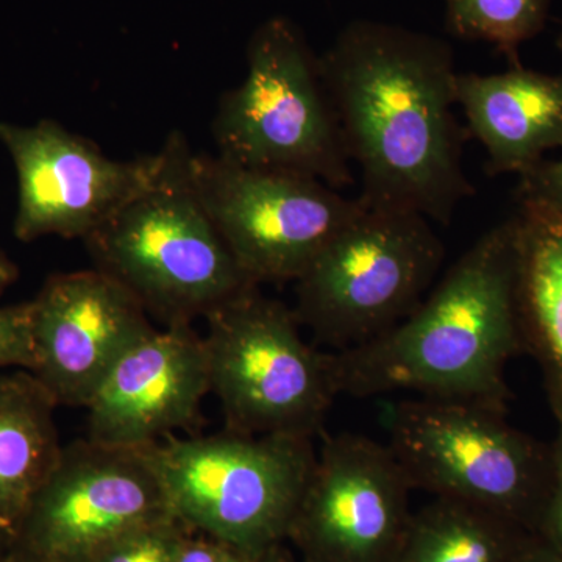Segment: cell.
I'll return each mask as SVG.
<instances>
[{
	"label": "cell",
	"mask_w": 562,
	"mask_h": 562,
	"mask_svg": "<svg viewBox=\"0 0 562 562\" xmlns=\"http://www.w3.org/2000/svg\"><path fill=\"white\" fill-rule=\"evenodd\" d=\"M517 220L483 233L416 310L372 341L331 351L339 395L471 401L506 408L505 373L524 350Z\"/></svg>",
	"instance_id": "cell-2"
},
{
	"label": "cell",
	"mask_w": 562,
	"mask_h": 562,
	"mask_svg": "<svg viewBox=\"0 0 562 562\" xmlns=\"http://www.w3.org/2000/svg\"><path fill=\"white\" fill-rule=\"evenodd\" d=\"M202 335L192 325L155 328L114 364L88 403V436L114 447H147L190 430L210 394Z\"/></svg>",
	"instance_id": "cell-14"
},
{
	"label": "cell",
	"mask_w": 562,
	"mask_h": 562,
	"mask_svg": "<svg viewBox=\"0 0 562 562\" xmlns=\"http://www.w3.org/2000/svg\"><path fill=\"white\" fill-rule=\"evenodd\" d=\"M166 144L160 179L83 239L92 268L131 292L162 327L192 325L258 288L192 190L187 138L173 133Z\"/></svg>",
	"instance_id": "cell-3"
},
{
	"label": "cell",
	"mask_w": 562,
	"mask_h": 562,
	"mask_svg": "<svg viewBox=\"0 0 562 562\" xmlns=\"http://www.w3.org/2000/svg\"><path fill=\"white\" fill-rule=\"evenodd\" d=\"M387 446L413 491L469 503L535 532L550 446L506 420V408L419 397L384 402Z\"/></svg>",
	"instance_id": "cell-5"
},
{
	"label": "cell",
	"mask_w": 562,
	"mask_h": 562,
	"mask_svg": "<svg viewBox=\"0 0 562 562\" xmlns=\"http://www.w3.org/2000/svg\"><path fill=\"white\" fill-rule=\"evenodd\" d=\"M0 143L18 177L13 233L22 243L43 236L83 241L151 187L169 161V147L136 160H111L92 140L60 122H0Z\"/></svg>",
	"instance_id": "cell-11"
},
{
	"label": "cell",
	"mask_w": 562,
	"mask_h": 562,
	"mask_svg": "<svg viewBox=\"0 0 562 562\" xmlns=\"http://www.w3.org/2000/svg\"><path fill=\"white\" fill-rule=\"evenodd\" d=\"M550 0H446V29L464 41H483L519 65L517 50L542 32Z\"/></svg>",
	"instance_id": "cell-19"
},
{
	"label": "cell",
	"mask_w": 562,
	"mask_h": 562,
	"mask_svg": "<svg viewBox=\"0 0 562 562\" xmlns=\"http://www.w3.org/2000/svg\"><path fill=\"white\" fill-rule=\"evenodd\" d=\"M238 550L198 531H188L172 562H236Z\"/></svg>",
	"instance_id": "cell-24"
},
{
	"label": "cell",
	"mask_w": 562,
	"mask_h": 562,
	"mask_svg": "<svg viewBox=\"0 0 562 562\" xmlns=\"http://www.w3.org/2000/svg\"><path fill=\"white\" fill-rule=\"evenodd\" d=\"M188 531L176 516L162 517L117 539L92 562H172Z\"/></svg>",
	"instance_id": "cell-20"
},
{
	"label": "cell",
	"mask_w": 562,
	"mask_h": 562,
	"mask_svg": "<svg viewBox=\"0 0 562 562\" xmlns=\"http://www.w3.org/2000/svg\"><path fill=\"white\" fill-rule=\"evenodd\" d=\"M516 220L524 350L538 361L554 417L562 422V217L519 205Z\"/></svg>",
	"instance_id": "cell-17"
},
{
	"label": "cell",
	"mask_w": 562,
	"mask_h": 562,
	"mask_svg": "<svg viewBox=\"0 0 562 562\" xmlns=\"http://www.w3.org/2000/svg\"><path fill=\"white\" fill-rule=\"evenodd\" d=\"M31 306L29 372L57 406L87 408L122 355L155 330L131 292L94 268L49 277Z\"/></svg>",
	"instance_id": "cell-13"
},
{
	"label": "cell",
	"mask_w": 562,
	"mask_h": 562,
	"mask_svg": "<svg viewBox=\"0 0 562 562\" xmlns=\"http://www.w3.org/2000/svg\"><path fill=\"white\" fill-rule=\"evenodd\" d=\"M366 209L405 210L449 225L473 195L462 168L457 77L446 40L382 21H351L319 57Z\"/></svg>",
	"instance_id": "cell-1"
},
{
	"label": "cell",
	"mask_w": 562,
	"mask_h": 562,
	"mask_svg": "<svg viewBox=\"0 0 562 562\" xmlns=\"http://www.w3.org/2000/svg\"><path fill=\"white\" fill-rule=\"evenodd\" d=\"M57 408L31 372L0 373V562L16 552L33 502L60 457Z\"/></svg>",
	"instance_id": "cell-16"
},
{
	"label": "cell",
	"mask_w": 562,
	"mask_h": 562,
	"mask_svg": "<svg viewBox=\"0 0 562 562\" xmlns=\"http://www.w3.org/2000/svg\"><path fill=\"white\" fill-rule=\"evenodd\" d=\"M457 105L486 151V172H530L562 149V77L514 65L497 74L457 77Z\"/></svg>",
	"instance_id": "cell-15"
},
{
	"label": "cell",
	"mask_w": 562,
	"mask_h": 562,
	"mask_svg": "<svg viewBox=\"0 0 562 562\" xmlns=\"http://www.w3.org/2000/svg\"><path fill=\"white\" fill-rule=\"evenodd\" d=\"M532 535L562 557V422H558L557 438L550 443L549 486Z\"/></svg>",
	"instance_id": "cell-22"
},
{
	"label": "cell",
	"mask_w": 562,
	"mask_h": 562,
	"mask_svg": "<svg viewBox=\"0 0 562 562\" xmlns=\"http://www.w3.org/2000/svg\"><path fill=\"white\" fill-rule=\"evenodd\" d=\"M168 516L173 514L146 447L81 439L63 446L16 552L92 562L117 539Z\"/></svg>",
	"instance_id": "cell-10"
},
{
	"label": "cell",
	"mask_w": 562,
	"mask_h": 562,
	"mask_svg": "<svg viewBox=\"0 0 562 562\" xmlns=\"http://www.w3.org/2000/svg\"><path fill=\"white\" fill-rule=\"evenodd\" d=\"M20 277L16 265L0 251V294H3Z\"/></svg>",
	"instance_id": "cell-27"
},
{
	"label": "cell",
	"mask_w": 562,
	"mask_h": 562,
	"mask_svg": "<svg viewBox=\"0 0 562 562\" xmlns=\"http://www.w3.org/2000/svg\"><path fill=\"white\" fill-rule=\"evenodd\" d=\"M33 362L31 302L0 306V373L31 371Z\"/></svg>",
	"instance_id": "cell-21"
},
{
	"label": "cell",
	"mask_w": 562,
	"mask_h": 562,
	"mask_svg": "<svg viewBox=\"0 0 562 562\" xmlns=\"http://www.w3.org/2000/svg\"><path fill=\"white\" fill-rule=\"evenodd\" d=\"M557 46H558V49H560V52L562 54V29L560 32V36H558Z\"/></svg>",
	"instance_id": "cell-29"
},
{
	"label": "cell",
	"mask_w": 562,
	"mask_h": 562,
	"mask_svg": "<svg viewBox=\"0 0 562 562\" xmlns=\"http://www.w3.org/2000/svg\"><path fill=\"white\" fill-rule=\"evenodd\" d=\"M519 205L532 206L562 217V158L541 161L520 177L517 191Z\"/></svg>",
	"instance_id": "cell-23"
},
{
	"label": "cell",
	"mask_w": 562,
	"mask_h": 562,
	"mask_svg": "<svg viewBox=\"0 0 562 562\" xmlns=\"http://www.w3.org/2000/svg\"><path fill=\"white\" fill-rule=\"evenodd\" d=\"M236 562H295L290 554L284 552L281 543L279 546L269 547V549L258 550V552L239 554Z\"/></svg>",
	"instance_id": "cell-26"
},
{
	"label": "cell",
	"mask_w": 562,
	"mask_h": 562,
	"mask_svg": "<svg viewBox=\"0 0 562 562\" xmlns=\"http://www.w3.org/2000/svg\"><path fill=\"white\" fill-rule=\"evenodd\" d=\"M2 562H55L50 560H46V558L35 557V554L24 553V552H14L11 557L7 558Z\"/></svg>",
	"instance_id": "cell-28"
},
{
	"label": "cell",
	"mask_w": 562,
	"mask_h": 562,
	"mask_svg": "<svg viewBox=\"0 0 562 562\" xmlns=\"http://www.w3.org/2000/svg\"><path fill=\"white\" fill-rule=\"evenodd\" d=\"M203 321L210 391L225 428L314 439L339 397L331 351L310 346L294 312L258 288Z\"/></svg>",
	"instance_id": "cell-8"
},
{
	"label": "cell",
	"mask_w": 562,
	"mask_h": 562,
	"mask_svg": "<svg viewBox=\"0 0 562 562\" xmlns=\"http://www.w3.org/2000/svg\"><path fill=\"white\" fill-rule=\"evenodd\" d=\"M146 449L173 516L243 553L288 541L317 454L313 439L228 428Z\"/></svg>",
	"instance_id": "cell-6"
},
{
	"label": "cell",
	"mask_w": 562,
	"mask_h": 562,
	"mask_svg": "<svg viewBox=\"0 0 562 562\" xmlns=\"http://www.w3.org/2000/svg\"><path fill=\"white\" fill-rule=\"evenodd\" d=\"M413 487L387 443L341 432L322 443L288 541L302 562H392Z\"/></svg>",
	"instance_id": "cell-12"
},
{
	"label": "cell",
	"mask_w": 562,
	"mask_h": 562,
	"mask_svg": "<svg viewBox=\"0 0 562 562\" xmlns=\"http://www.w3.org/2000/svg\"><path fill=\"white\" fill-rule=\"evenodd\" d=\"M513 562H562V557L554 552L549 543L543 542L538 536L531 535Z\"/></svg>",
	"instance_id": "cell-25"
},
{
	"label": "cell",
	"mask_w": 562,
	"mask_h": 562,
	"mask_svg": "<svg viewBox=\"0 0 562 562\" xmlns=\"http://www.w3.org/2000/svg\"><path fill=\"white\" fill-rule=\"evenodd\" d=\"M531 535L487 509L436 497L412 514L392 562H513Z\"/></svg>",
	"instance_id": "cell-18"
},
{
	"label": "cell",
	"mask_w": 562,
	"mask_h": 562,
	"mask_svg": "<svg viewBox=\"0 0 562 562\" xmlns=\"http://www.w3.org/2000/svg\"><path fill=\"white\" fill-rule=\"evenodd\" d=\"M246 60V77L225 92L211 125L217 157L313 177L336 190L353 184L319 57L301 27L281 14L261 22L247 43Z\"/></svg>",
	"instance_id": "cell-4"
},
{
	"label": "cell",
	"mask_w": 562,
	"mask_h": 562,
	"mask_svg": "<svg viewBox=\"0 0 562 562\" xmlns=\"http://www.w3.org/2000/svg\"><path fill=\"white\" fill-rule=\"evenodd\" d=\"M443 255L442 239L427 217L364 206L294 281L292 312L330 351L353 349L419 306Z\"/></svg>",
	"instance_id": "cell-7"
},
{
	"label": "cell",
	"mask_w": 562,
	"mask_h": 562,
	"mask_svg": "<svg viewBox=\"0 0 562 562\" xmlns=\"http://www.w3.org/2000/svg\"><path fill=\"white\" fill-rule=\"evenodd\" d=\"M188 179L243 271L260 286L301 279L362 203L299 173L244 168L190 151Z\"/></svg>",
	"instance_id": "cell-9"
}]
</instances>
